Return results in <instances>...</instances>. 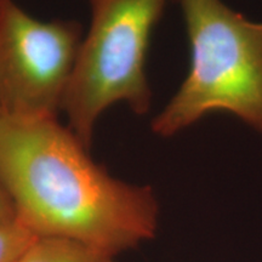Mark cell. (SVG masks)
Returning <instances> with one entry per match:
<instances>
[{
    "instance_id": "7a4b0ae2",
    "label": "cell",
    "mask_w": 262,
    "mask_h": 262,
    "mask_svg": "<svg viewBox=\"0 0 262 262\" xmlns=\"http://www.w3.org/2000/svg\"><path fill=\"white\" fill-rule=\"evenodd\" d=\"M189 41V71L152 120L169 137L206 114L228 112L262 133V22L222 0H179Z\"/></svg>"
},
{
    "instance_id": "5b68a950",
    "label": "cell",
    "mask_w": 262,
    "mask_h": 262,
    "mask_svg": "<svg viewBox=\"0 0 262 262\" xmlns=\"http://www.w3.org/2000/svg\"><path fill=\"white\" fill-rule=\"evenodd\" d=\"M114 255L78 239L37 237L17 262H114Z\"/></svg>"
},
{
    "instance_id": "277c9868",
    "label": "cell",
    "mask_w": 262,
    "mask_h": 262,
    "mask_svg": "<svg viewBox=\"0 0 262 262\" xmlns=\"http://www.w3.org/2000/svg\"><path fill=\"white\" fill-rule=\"evenodd\" d=\"M75 21H40L0 0V112L57 118L81 45Z\"/></svg>"
},
{
    "instance_id": "3957f363",
    "label": "cell",
    "mask_w": 262,
    "mask_h": 262,
    "mask_svg": "<svg viewBox=\"0 0 262 262\" xmlns=\"http://www.w3.org/2000/svg\"><path fill=\"white\" fill-rule=\"evenodd\" d=\"M91 24L81 41L62 110L88 148L107 108L126 103L135 114L152 100L146 60L153 29L168 0H89Z\"/></svg>"
},
{
    "instance_id": "8992f818",
    "label": "cell",
    "mask_w": 262,
    "mask_h": 262,
    "mask_svg": "<svg viewBox=\"0 0 262 262\" xmlns=\"http://www.w3.org/2000/svg\"><path fill=\"white\" fill-rule=\"evenodd\" d=\"M37 237L16 219L0 224V262H17Z\"/></svg>"
},
{
    "instance_id": "52a82bcc",
    "label": "cell",
    "mask_w": 262,
    "mask_h": 262,
    "mask_svg": "<svg viewBox=\"0 0 262 262\" xmlns=\"http://www.w3.org/2000/svg\"><path fill=\"white\" fill-rule=\"evenodd\" d=\"M15 219V211L9 198L0 187V224L6 221H11Z\"/></svg>"
},
{
    "instance_id": "6da1fadb",
    "label": "cell",
    "mask_w": 262,
    "mask_h": 262,
    "mask_svg": "<svg viewBox=\"0 0 262 262\" xmlns=\"http://www.w3.org/2000/svg\"><path fill=\"white\" fill-rule=\"evenodd\" d=\"M0 187L16 220L38 237L78 239L116 255L156 234L152 188L110 175L57 118L0 112Z\"/></svg>"
}]
</instances>
